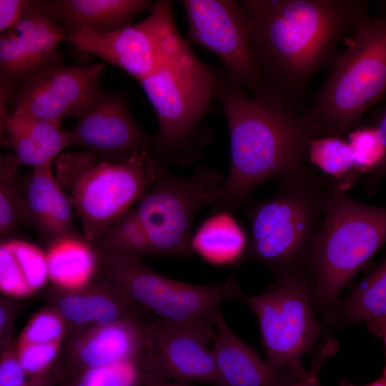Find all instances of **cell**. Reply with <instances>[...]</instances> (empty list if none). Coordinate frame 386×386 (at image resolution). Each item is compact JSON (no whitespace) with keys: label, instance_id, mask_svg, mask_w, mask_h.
Instances as JSON below:
<instances>
[{"label":"cell","instance_id":"cell-22","mask_svg":"<svg viewBox=\"0 0 386 386\" xmlns=\"http://www.w3.org/2000/svg\"><path fill=\"white\" fill-rule=\"evenodd\" d=\"M6 132L15 165L33 169L53 164L64 149L71 146L69 131L61 125L29 117L15 112L8 114Z\"/></svg>","mask_w":386,"mask_h":386},{"label":"cell","instance_id":"cell-31","mask_svg":"<svg viewBox=\"0 0 386 386\" xmlns=\"http://www.w3.org/2000/svg\"><path fill=\"white\" fill-rule=\"evenodd\" d=\"M67 332L63 318L49 306L32 317L15 341L24 344H62Z\"/></svg>","mask_w":386,"mask_h":386},{"label":"cell","instance_id":"cell-9","mask_svg":"<svg viewBox=\"0 0 386 386\" xmlns=\"http://www.w3.org/2000/svg\"><path fill=\"white\" fill-rule=\"evenodd\" d=\"M97 252V274L121 294L157 319L189 329L210 341L214 321L223 302L242 295L237 279L199 285L166 277L139 257Z\"/></svg>","mask_w":386,"mask_h":386},{"label":"cell","instance_id":"cell-38","mask_svg":"<svg viewBox=\"0 0 386 386\" xmlns=\"http://www.w3.org/2000/svg\"><path fill=\"white\" fill-rule=\"evenodd\" d=\"M340 386H386V367H384L382 374L378 379L366 385H357L351 382L343 380L340 382Z\"/></svg>","mask_w":386,"mask_h":386},{"label":"cell","instance_id":"cell-2","mask_svg":"<svg viewBox=\"0 0 386 386\" xmlns=\"http://www.w3.org/2000/svg\"><path fill=\"white\" fill-rule=\"evenodd\" d=\"M214 98L228 124L231 162L214 205L229 212L264 181L306 167L310 144L317 137L266 87L250 95L220 71Z\"/></svg>","mask_w":386,"mask_h":386},{"label":"cell","instance_id":"cell-19","mask_svg":"<svg viewBox=\"0 0 386 386\" xmlns=\"http://www.w3.org/2000/svg\"><path fill=\"white\" fill-rule=\"evenodd\" d=\"M214 329L212 351L217 386H290L299 380L290 370H277L263 360L231 330L221 312Z\"/></svg>","mask_w":386,"mask_h":386},{"label":"cell","instance_id":"cell-7","mask_svg":"<svg viewBox=\"0 0 386 386\" xmlns=\"http://www.w3.org/2000/svg\"><path fill=\"white\" fill-rule=\"evenodd\" d=\"M342 43L346 48L301 116L317 138L347 135L385 94V19L370 18Z\"/></svg>","mask_w":386,"mask_h":386},{"label":"cell","instance_id":"cell-12","mask_svg":"<svg viewBox=\"0 0 386 386\" xmlns=\"http://www.w3.org/2000/svg\"><path fill=\"white\" fill-rule=\"evenodd\" d=\"M189 41L217 55L226 76L234 84L254 93L264 86L250 45L247 17L234 0L182 1Z\"/></svg>","mask_w":386,"mask_h":386},{"label":"cell","instance_id":"cell-16","mask_svg":"<svg viewBox=\"0 0 386 386\" xmlns=\"http://www.w3.org/2000/svg\"><path fill=\"white\" fill-rule=\"evenodd\" d=\"M77 118L76 126L69 131L71 146L113 161L142 150L152 152L153 137L136 123L122 94L102 90Z\"/></svg>","mask_w":386,"mask_h":386},{"label":"cell","instance_id":"cell-37","mask_svg":"<svg viewBox=\"0 0 386 386\" xmlns=\"http://www.w3.org/2000/svg\"><path fill=\"white\" fill-rule=\"evenodd\" d=\"M139 386H187L179 382L160 378L147 372H142Z\"/></svg>","mask_w":386,"mask_h":386},{"label":"cell","instance_id":"cell-26","mask_svg":"<svg viewBox=\"0 0 386 386\" xmlns=\"http://www.w3.org/2000/svg\"><path fill=\"white\" fill-rule=\"evenodd\" d=\"M247 237L229 211L209 217L192 235L190 247L207 262L217 266L233 265L244 258Z\"/></svg>","mask_w":386,"mask_h":386},{"label":"cell","instance_id":"cell-11","mask_svg":"<svg viewBox=\"0 0 386 386\" xmlns=\"http://www.w3.org/2000/svg\"><path fill=\"white\" fill-rule=\"evenodd\" d=\"M182 37L174 23L172 2L159 0L154 2L147 18L136 24L104 34L81 26L64 41L139 81L157 67Z\"/></svg>","mask_w":386,"mask_h":386},{"label":"cell","instance_id":"cell-36","mask_svg":"<svg viewBox=\"0 0 386 386\" xmlns=\"http://www.w3.org/2000/svg\"><path fill=\"white\" fill-rule=\"evenodd\" d=\"M9 91L0 84V148L9 146L8 136L6 132V102L10 99Z\"/></svg>","mask_w":386,"mask_h":386},{"label":"cell","instance_id":"cell-21","mask_svg":"<svg viewBox=\"0 0 386 386\" xmlns=\"http://www.w3.org/2000/svg\"><path fill=\"white\" fill-rule=\"evenodd\" d=\"M154 4L149 0L41 1L43 10L63 26L66 36L81 26L99 34L124 29L139 14L150 11Z\"/></svg>","mask_w":386,"mask_h":386},{"label":"cell","instance_id":"cell-4","mask_svg":"<svg viewBox=\"0 0 386 386\" xmlns=\"http://www.w3.org/2000/svg\"><path fill=\"white\" fill-rule=\"evenodd\" d=\"M219 72L199 60L181 38L138 81L157 115L152 153L164 165L194 161L209 141L202 119L214 98Z\"/></svg>","mask_w":386,"mask_h":386},{"label":"cell","instance_id":"cell-5","mask_svg":"<svg viewBox=\"0 0 386 386\" xmlns=\"http://www.w3.org/2000/svg\"><path fill=\"white\" fill-rule=\"evenodd\" d=\"M337 186L307 166L280 177L274 196L249 210L250 239L244 259L277 274L305 269L327 200Z\"/></svg>","mask_w":386,"mask_h":386},{"label":"cell","instance_id":"cell-30","mask_svg":"<svg viewBox=\"0 0 386 386\" xmlns=\"http://www.w3.org/2000/svg\"><path fill=\"white\" fill-rule=\"evenodd\" d=\"M142 372L136 361L91 368L72 376L66 386H139Z\"/></svg>","mask_w":386,"mask_h":386},{"label":"cell","instance_id":"cell-35","mask_svg":"<svg viewBox=\"0 0 386 386\" xmlns=\"http://www.w3.org/2000/svg\"><path fill=\"white\" fill-rule=\"evenodd\" d=\"M31 0H0V33L12 26L34 3Z\"/></svg>","mask_w":386,"mask_h":386},{"label":"cell","instance_id":"cell-17","mask_svg":"<svg viewBox=\"0 0 386 386\" xmlns=\"http://www.w3.org/2000/svg\"><path fill=\"white\" fill-rule=\"evenodd\" d=\"M153 320H125L69 330L61 347V365H66L74 376L87 369L139 362L145 345L147 327Z\"/></svg>","mask_w":386,"mask_h":386},{"label":"cell","instance_id":"cell-1","mask_svg":"<svg viewBox=\"0 0 386 386\" xmlns=\"http://www.w3.org/2000/svg\"><path fill=\"white\" fill-rule=\"evenodd\" d=\"M250 45L264 87L297 114L310 82L332 65L344 38L370 17L365 0H244Z\"/></svg>","mask_w":386,"mask_h":386},{"label":"cell","instance_id":"cell-34","mask_svg":"<svg viewBox=\"0 0 386 386\" xmlns=\"http://www.w3.org/2000/svg\"><path fill=\"white\" fill-rule=\"evenodd\" d=\"M22 305L0 293V357L12 340L15 319Z\"/></svg>","mask_w":386,"mask_h":386},{"label":"cell","instance_id":"cell-13","mask_svg":"<svg viewBox=\"0 0 386 386\" xmlns=\"http://www.w3.org/2000/svg\"><path fill=\"white\" fill-rule=\"evenodd\" d=\"M104 69V62L46 67L15 88L10 96L13 112L61 125L68 116L78 117L102 91Z\"/></svg>","mask_w":386,"mask_h":386},{"label":"cell","instance_id":"cell-23","mask_svg":"<svg viewBox=\"0 0 386 386\" xmlns=\"http://www.w3.org/2000/svg\"><path fill=\"white\" fill-rule=\"evenodd\" d=\"M342 325L365 324L386 344V262L384 259L360 281L350 294L327 316Z\"/></svg>","mask_w":386,"mask_h":386},{"label":"cell","instance_id":"cell-15","mask_svg":"<svg viewBox=\"0 0 386 386\" xmlns=\"http://www.w3.org/2000/svg\"><path fill=\"white\" fill-rule=\"evenodd\" d=\"M209 342L189 329L155 318L147 327L139 363L143 372L160 378L217 386V371Z\"/></svg>","mask_w":386,"mask_h":386},{"label":"cell","instance_id":"cell-28","mask_svg":"<svg viewBox=\"0 0 386 386\" xmlns=\"http://www.w3.org/2000/svg\"><path fill=\"white\" fill-rule=\"evenodd\" d=\"M18 169L11 154L0 157V242L16 238L20 227L26 223Z\"/></svg>","mask_w":386,"mask_h":386},{"label":"cell","instance_id":"cell-3","mask_svg":"<svg viewBox=\"0 0 386 386\" xmlns=\"http://www.w3.org/2000/svg\"><path fill=\"white\" fill-rule=\"evenodd\" d=\"M222 176L207 166L189 177L162 173L122 218L93 244L96 251L140 256L191 253L196 212L214 204Z\"/></svg>","mask_w":386,"mask_h":386},{"label":"cell","instance_id":"cell-24","mask_svg":"<svg viewBox=\"0 0 386 386\" xmlns=\"http://www.w3.org/2000/svg\"><path fill=\"white\" fill-rule=\"evenodd\" d=\"M48 279L44 250L17 237L0 242V293L14 300L26 298Z\"/></svg>","mask_w":386,"mask_h":386},{"label":"cell","instance_id":"cell-32","mask_svg":"<svg viewBox=\"0 0 386 386\" xmlns=\"http://www.w3.org/2000/svg\"><path fill=\"white\" fill-rule=\"evenodd\" d=\"M0 386H29L27 376L16 355L14 340L0 357Z\"/></svg>","mask_w":386,"mask_h":386},{"label":"cell","instance_id":"cell-29","mask_svg":"<svg viewBox=\"0 0 386 386\" xmlns=\"http://www.w3.org/2000/svg\"><path fill=\"white\" fill-rule=\"evenodd\" d=\"M347 137L358 174L382 175L386 166V136L367 124L354 128Z\"/></svg>","mask_w":386,"mask_h":386},{"label":"cell","instance_id":"cell-20","mask_svg":"<svg viewBox=\"0 0 386 386\" xmlns=\"http://www.w3.org/2000/svg\"><path fill=\"white\" fill-rule=\"evenodd\" d=\"M20 182L26 223L36 230L46 244L60 237L78 233L74 228L72 204L57 181L51 164L33 169Z\"/></svg>","mask_w":386,"mask_h":386},{"label":"cell","instance_id":"cell-6","mask_svg":"<svg viewBox=\"0 0 386 386\" xmlns=\"http://www.w3.org/2000/svg\"><path fill=\"white\" fill-rule=\"evenodd\" d=\"M54 164V175L80 219L82 236L91 244L122 218L167 170L149 150L115 161L87 150L63 152Z\"/></svg>","mask_w":386,"mask_h":386},{"label":"cell","instance_id":"cell-14","mask_svg":"<svg viewBox=\"0 0 386 386\" xmlns=\"http://www.w3.org/2000/svg\"><path fill=\"white\" fill-rule=\"evenodd\" d=\"M66 36L63 26L46 14L41 1H35L0 33V84L11 94L35 73L61 63L58 46Z\"/></svg>","mask_w":386,"mask_h":386},{"label":"cell","instance_id":"cell-10","mask_svg":"<svg viewBox=\"0 0 386 386\" xmlns=\"http://www.w3.org/2000/svg\"><path fill=\"white\" fill-rule=\"evenodd\" d=\"M308 274L305 269L281 273L262 294L239 297L257 318L267 362L277 370H290L297 379L307 374L303 356L315 350L323 332Z\"/></svg>","mask_w":386,"mask_h":386},{"label":"cell","instance_id":"cell-27","mask_svg":"<svg viewBox=\"0 0 386 386\" xmlns=\"http://www.w3.org/2000/svg\"><path fill=\"white\" fill-rule=\"evenodd\" d=\"M307 161L330 177L341 191L349 189L357 180L358 173L352 151L343 137L327 136L312 139Z\"/></svg>","mask_w":386,"mask_h":386},{"label":"cell","instance_id":"cell-33","mask_svg":"<svg viewBox=\"0 0 386 386\" xmlns=\"http://www.w3.org/2000/svg\"><path fill=\"white\" fill-rule=\"evenodd\" d=\"M321 343H318L315 350V357L309 371L306 375L297 380L290 386H320L319 376L320 369L325 360L335 354L337 349V342L330 336H325Z\"/></svg>","mask_w":386,"mask_h":386},{"label":"cell","instance_id":"cell-18","mask_svg":"<svg viewBox=\"0 0 386 386\" xmlns=\"http://www.w3.org/2000/svg\"><path fill=\"white\" fill-rule=\"evenodd\" d=\"M47 297L49 306L63 318L68 330L125 320L150 322L155 318L97 273L79 288L53 286Z\"/></svg>","mask_w":386,"mask_h":386},{"label":"cell","instance_id":"cell-25","mask_svg":"<svg viewBox=\"0 0 386 386\" xmlns=\"http://www.w3.org/2000/svg\"><path fill=\"white\" fill-rule=\"evenodd\" d=\"M48 279L61 289H76L92 280L98 269V254L79 233L60 237L46 244Z\"/></svg>","mask_w":386,"mask_h":386},{"label":"cell","instance_id":"cell-8","mask_svg":"<svg viewBox=\"0 0 386 386\" xmlns=\"http://www.w3.org/2000/svg\"><path fill=\"white\" fill-rule=\"evenodd\" d=\"M386 240V209L335 189L325 206L305 269L313 274L315 305L326 316L343 289Z\"/></svg>","mask_w":386,"mask_h":386}]
</instances>
